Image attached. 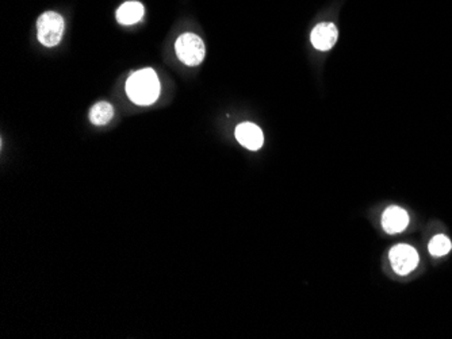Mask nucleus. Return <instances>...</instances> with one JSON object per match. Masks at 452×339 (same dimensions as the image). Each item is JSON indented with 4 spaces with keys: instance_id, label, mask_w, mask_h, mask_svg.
<instances>
[{
    "instance_id": "obj_1",
    "label": "nucleus",
    "mask_w": 452,
    "mask_h": 339,
    "mask_svg": "<svg viewBox=\"0 0 452 339\" xmlns=\"http://www.w3.org/2000/svg\"><path fill=\"white\" fill-rule=\"evenodd\" d=\"M160 81L153 69L147 68L133 73L126 81V93L130 100L138 106L155 103L160 95Z\"/></svg>"
},
{
    "instance_id": "obj_2",
    "label": "nucleus",
    "mask_w": 452,
    "mask_h": 339,
    "mask_svg": "<svg viewBox=\"0 0 452 339\" xmlns=\"http://www.w3.org/2000/svg\"><path fill=\"white\" fill-rule=\"evenodd\" d=\"M63 17L55 11L44 12L37 21V37L41 45L46 48L57 46L64 35Z\"/></svg>"
},
{
    "instance_id": "obj_3",
    "label": "nucleus",
    "mask_w": 452,
    "mask_h": 339,
    "mask_svg": "<svg viewBox=\"0 0 452 339\" xmlns=\"http://www.w3.org/2000/svg\"><path fill=\"white\" fill-rule=\"evenodd\" d=\"M176 56L189 66H196L205 60L206 49L203 41L193 32L182 34L175 43Z\"/></svg>"
},
{
    "instance_id": "obj_4",
    "label": "nucleus",
    "mask_w": 452,
    "mask_h": 339,
    "mask_svg": "<svg viewBox=\"0 0 452 339\" xmlns=\"http://www.w3.org/2000/svg\"><path fill=\"white\" fill-rule=\"evenodd\" d=\"M391 267L395 273L401 276H406L413 272L419 265V254L415 247L409 245H397L390 250L388 254Z\"/></svg>"
},
{
    "instance_id": "obj_5",
    "label": "nucleus",
    "mask_w": 452,
    "mask_h": 339,
    "mask_svg": "<svg viewBox=\"0 0 452 339\" xmlns=\"http://www.w3.org/2000/svg\"><path fill=\"white\" fill-rule=\"evenodd\" d=\"M236 138L244 148L249 151H258L264 142L260 127L249 122L238 124L236 127Z\"/></svg>"
},
{
    "instance_id": "obj_6",
    "label": "nucleus",
    "mask_w": 452,
    "mask_h": 339,
    "mask_svg": "<svg viewBox=\"0 0 452 339\" xmlns=\"http://www.w3.org/2000/svg\"><path fill=\"white\" fill-rule=\"evenodd\" d=\"M337 29L333 23H319L310 34L313 46L317 50H330L337 41Z\"/></svg>"
},
{
    "instance_id": "obj_7",
    "label": "nucleus",
    "mask_w": 452,
    "mask_h": 339,
    "mask_svg": "<svg viewBox=\"0 0 452 339\" xmlns=\"http://www.w3.org/2000/svg\"><path fill=\"white\" fill-rule=\"evenodd\" d=\"M409 224L408 213L397 206L388 207L382 216V226L388 234H398L404 231Z\"/></svg>"
},
{
    "instance_id": "obj_8",
    "label": "nucleus",
    "mask_w": 452,
    "mask_h": 339,
    "mask_svg": "<svg viewBox=\"0 0 452 339\" xmlns=\"http://www.w3.org/2000/svg\"><path fill=\"white\" fill-rule=\"evenodd\" d=\"M144 17V6L140 1H126L117 10V19L121 25H134Z\"/></svg>"
},
{
    "instance_id": "obj_9",
    "label": "nucleus",
    "mask_w": 452,
    "mask_h": 339,
    "mask_svg": "<svg viewBox=\"0 0 452 339\" xmlns=\"http://www.w3.org/2000/svg\"><path fill=\"white\" fill-rule=\"evenodd\" d=\"M114 115V108L107 101H99L90 111V121L97 126L107 124Z\"/></svg>"
},
{
    "instance_id": "obj_10",
    "label": "nucleus",
    "mask_w": 452,
    "mask_h": 339,
    "mask_svg": "<svg viewBox=\"0 0 452 339\" xmlns=\"http://www.w3.org/2000/svg\"><path fill=\"white\" fill-rule=\"evenodd\" d=\"M452 249L451 241L446 235H436L431 240L428 250L433 257H442L450 253Z\"/></svg>"
}]
</instances>
